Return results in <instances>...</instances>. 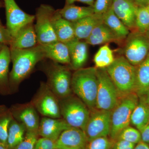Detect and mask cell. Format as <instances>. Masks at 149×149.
Returning <instances> with one entry per match:
<instances>
[{
  "label": "cell",
  "mask_w": 149,
  "mask_h": 149,
  "mask_svg": "<svg viewBox=\"0 0 149 149\" xmlns=\"http://www.w3.org/2000/svg\"><path fill=\"white\" fill-rule=\"evenodd\" d=\"M0 149H8V148L5 145H3V144L0 145Z\"/></svg>",
  "instance_id": "obj_45"
},
{
  "label": "cell",
  "mask_w": 149,
  "mask_h": 149,
  "mask_svg": "<svg viewBox=\"0 0 149 149\" xmlns=\"http://www.w3.org/2000/svg\"><path fill=\"white\" fill-rule=\"evenodd\" d=\"M97 72L98 86L96 109L112 111L120 98L119 93L106 68H97Z\"/></svg>",
  "instance_id": "obj_7"
},
{
  "label": "cell",
  "mask_w": 149,
  "mask_h": 149,
  "mask_svg": "<svg viewBox=\"0 0 149 149\" xmlns=\"http://www.w3.org/2000/svg\"><path fill=\"white\" fill-rule=\"evenodd\" d=\"M35 25L27 24L21 28L13 38L10 45V49H30L38 45Z\"/></svg>",
  "instance_id": "obj_18"
},
{
  "label": "cell",
  "mask_w": 149,
  "mask_h": 149,
  "mask_svg": "<svg viewBox=\"0 0 149 149\" xmlns=\"http://www.w3.org/2000/svg\"><path fill=\"white\" fill-rule=\"evenodd\" d=\"M145 35H146L147 37H148V38H149V31H148V32H147L146 33V34H145Z\"/></svg>",
  "instance_id": "obj_46"
},
{
  "label": "cell",
  "mask_w": 149,
  "mask_h": 149,
  "mask_svg": "<svg viewBox=\"0 0 149 149\" xmlns=\"http://www.w3.org/2000/svg\"><path fill=\"white\" fill-rule=\"evenodd\" d=\"M133 149H149V145L141 141L136 144Z\"/></svg>",
  "instance_id": "obj_41"
},
{
  "label": "cell",
  "mask_w": 149,
  "mask_h": 149,
  "mask_svg": "<svg viewBox=\"0 0 149 149\" xmlns=\"http://www.w3.org/2000/svg\"><path fill=\"white\" fill-rule=\"evenodd\" d=\"M39 136L38 131L26 130L23 141L14 149H34Z\"/></svg>",
  "instance_id": "obj_33"
},
{
  "label": "cell",
  "mask_w": 149,
  "mask_h": 149,
  "mask_svg": "<svg viewBox=\"0 0 149 149\" xmlns=\"http://www.w3.org/2000/svg\"><path fill=\"white\" fill-rule=\"evenodd\" d=\"M143 97L145 101L149 108V90L146 93V95Z\"/></svg>",
  "instance_id": "obj_43"
},
{
  "label": "cell",
  "mask_w": 149,
  "mask_h": 149,
  "mask_svg": "<svg viewBox=\"0 0 149 149\" xmlns=\"http://www.w3.org/2000/svg\"><path fill=\"white\" fill-rule=\"evenodd\" d=\"M13 68L9 75L11 94L15 93L22 81L32 72L35 65L45 58L40 44L30 49H10Z\"/></svg>",
  "instance_id": "obj_1"
},
{
  "label": "cell",
  "mask_w": 149,
  "mask_h": 149,
  "mask_svg": "<svg viewBox=\"0 0 149 149\" xmlns=\"http://www.w3.org/2000/svg\"><path fill=\"white\" fill-rule=\"evenodd\" d=\"M113 0H96L93 6L94 13L103 15L112 7Z\"/></svg>",
  "instance_id": "obj_35"
},
{
  "label": "cell",
  "mask_w": 149,
  "mask_h": 149,
  "mask_svg": "<svg viewBox=\"0 0 149 149\" xmlns=\"http://www.w3.org/2000/svg\"><path fill=\"white\" fill-rule=\"evenodd\" d=\"M135 28L137 32L142 34H145L149 31V12L147 6L138 7Z\"/></svg>",
  "instance_id": "obj_31"
},
{
  "label": "cell",
  "mask_w": 149,
  "mask_h": 149,
  "mask_svg": "<svg viewBox=\"0 0 149 149\" xmlns=\"http://www.w3.org/2000/svg\"><path fill=\"white\" fill-rule=\"evenodd\" d=\"M11 62L10 48L4 45L0 51V95L11 94L9 81V67Z\"/></svg>",
  "instance_id": "obj_23"
},
{
  "label": "cell",
  "mask_w": 149,
  "mask_h": 149,
  "mask_svg": "<svg viewBox=\"0 0 149 149\" xmlns=\"http://www.w3.org/2000/svg\"><path fill=\"white\" fill-rule=\"evenodd\" d=\"M147 8H148V10L149 12V6H147Z\"/></svg>",
  "instance_id": "obj_48"
},
{
  "label": "cell",
  "mask_w": 149,
  "mask_h": 149,
  "mask_svg": "<svg viewBox=\"0 0 149 149\" xmlns=\"http://www.w3.org/2000/svg\"><path fill=\"white\" fill-rule=\"evenodd\" d=\"M139 101L136 93H130L120 98L112 111L109 137L113 141H115L120 132L130 125L131 115Z\"/></svg>",
  "instance_id": "obj_6"
},
{
  "label": "cell",
  "mask_w": 149,
  "mask_h": 149,
  "mask_svg": "<svg viewBox=\"0 0 149 149\" xmlns=\"http://www.w3.org/2000/svg\"><path fill=\"white\" fill-rule=\"evenodd\" d=\"M69 49L70 65L75 70L83 68L88 58V45L86 41L76 38L66 43Z\"/></svg>",
  "instance_id": "obj_17"
},
{
  "label": "cell",
  "mask_w": 149,
  "mask_h": 149,
  "mask_svg": "<svg viewBox=\"0 0 149 149\" xmlns=\"http://www.w3.org/2000/svg\"><path fill=\"white\" fill-rule=\"evenodd\" d=\"M55 10L52 7L43 4L37 10L35 28L38 44L46 45L58 41L52 23Z\"/></svg>",
  "instance_id": "obj_9"
},
{
  "label": "cell",
  "mask_w": 149,
  "mask_h": 149,
  "mask_svg": "<svg viewBox=\"0 0 149 149\" xmlns=\"http://www.w3.org/2000/svg\"><path fill=\"white\" fill-rule=\"evenodd\" d=\"M136 145L122 140L115 141L111 149H133Z\"/></svg>",
  "instance_id": "obj_38"
},
{
  "label": "cell",
  "mask_w": 149,
  "mask_h": 149,
  "mask_svg": "<svg viewBox=\"0 0 149 149\" xmlns=\"http://www.w3.org/2000/svg\"><path fill=\"white\" fill-rule=\"evenodd\" d=\"M130 124L140 132L149 124V108L143 97H140L139 102L133 110Z\"/></svg>",
  "instance_id": "obj_25"
},
{
  "label": "cell",
  "mask_w": 149,
  "mask_h": 149,
  "mask_svg": "<svg viewBox=\"0 0 149 149\" xmlns=\"http://www.w3.org/2000/svg\"><path fill=\"white\" fill-rule=\"evenodd\" d=\"M138 7L131 0H113L112 8L128 29L135 28Z\"/></svg>",
  "instance_id": "obj_16"
},
{
  "label": "cell",
  "mask_w": 149,
  "mask_h": 149,
  "mask_svg": "<svg viewBox=\"0 0 149 149\" xmlns=\"http://www.w3.org/2000/svg\"><path fill=\"white\" fill-rule=\"evenodd\" d=\"M10 109L13 118L23 124L26 130L38 131L40 117L38 112L31 102L15 104Z\"/></svg>",
  "instance_id": "obj_13"
},
{
  "label": "cell",
  "mask_w": 149,
  "mask_h": 149,
  "mask_svg": "<svg viewBox=\"0 0 149 149\" xmlns=\"http://www.w3.org/2000/svg\"><path fill=\"white\" fill-rule=\"evenodd\" d=\"M34 149H56L55 142L41 137L38 139Z\"/></svg>",
  "instance_id": "obj_37"
},
{
  "label": "cell",
  "mask_w": 149,
  "mask_h": 149,
  "mask_svg": "<svg viewBox=\"0 0 149 149\" xmlns=\"http://www.w3.org/2000/svg\"><path fill=\"white\" fill-rule=\"evenodd\" d=\"M114 141L109 137H103L89 141L87 149H111Z\"/></svg>",
  "instance_id": "obj_34"
},
{
  "label": "cell",
  "mask_w": 149,
  "mask_h": 149,
  "mask_svg": "<svg viewBox=\"0 0 149 149\" xmlns=\"http://www.w3.org/2000/svg\"><path fill=\"white\" fill-rule=\"evenodd\" d=\"M70 127L63 118L44 117L40 120L38 132L39 136L57 141L64 130Z\"/></svg>",
  "instance_id": "obj_15"
},
{
  "label": "cell",
  "mask_w": 149,
  "mask_h": 149,
  "mask_svg": "<svg viewBox=\"0 0 149 149\" xmlns=\"http://www.w3.org/2000/svg\"><path fill=\"white\" fill-rule=\"evenodd\" d=\"M62 118L70 127L85 131L91 111L81 100L72 94L59 99Z\"/></svg>",
  "instance_id": "obj_5"
},
{
  "label": "cell",
  "mask_w": 149,
  "mask_h": 149,
  "mask_svg": "<svg viewBox=\"0 0 149 149\" xmlns=\"http://www.w3.org/2000/svg\"><path fill=\"white\" fill-rule=\"evenodd\" d=\"M58 11L63 18L71 22L78 21L94 14L93 6L80 7L72 4H66Z\"/></svg>",
  "instance_id": "obj_27"
},
{
  "label": "cell",
  "mask_w": 149,
  "mask_h": 149,
  "mask_svg": "<svg viewBox=\"0 0 149 149\" xmlns=\"http://www.w3.org/2000/svg\"><path fill=\"white\" fill-rule=\"evenodd\" d=\"M117 35L103 22L99 24L93 29L90 36L85 40L91 45H103L121 41Z\"/></svg>",
  "instance_id": "obj_21"
},
{
  "label": "cell",
  "mask_w": 149,
  "mask_h": 149,
  "mask_svg": "<svg viewBox=\"0 0 149 149\" xmlns=\"http://www.w3.org/2000/svg\"><path fill=\"white\" fill-rule=\"evenodd\" d=\"M115 60L113 51L108 44L104 45L99 49L94 58V62L97 68H106L113 63Z\"/></svg>",
  "instance_id": "obj_29"
},
{
  "label": "cell",
  "mask_w": 149,
  "mask_h": 149,
  "mask_svg": "<svg viewBox=\"0 0 149 149\" xmlns=\"http://www.w3.org/2000/svg\"><path fill=\"white\" fill-rule=\"evenodd\" d=\"M0 6H1V5H0Z\"/></svg>",
  "instance_id": "obj_51"
},
{
  "label": "cell",
  "mask_w": 149,
  "mask_h": 149,
  "mask_svg": "<svg viewBox=\"0 0 149 149\" xmlns=\"http://www.w3.org/2000/svg\"><path fill=\"white\" fill-rule=\"evenodd\" d=\"M44 71L47 78V85L58 99L72 94V74L69 68L52 61L45 66Z\"/></svg>",
  "instance_id": "obj_4"
},
{
  "label": "cell",
  "mask_w": 149,
  "mask_h": 149,
  "mask_svg": "<svg viewBox=\"0 0 149 149\" xmlns=\"http://www.w3.org/2000/svg\"><path fill=\"white\" fill-rule=\"evenodd\" d=\"M40 45L45 58L61 64H70L69 49L65 43L58 41L50 44Z\"/></svg>",
  "instance_id": "obj_19"
},
{
  "label": "cell",
  "mask_w": 149,
  "mask_h": 149,
  "mask_svg": "<svg viewBox=\"0 0 149 149\" xmlns=\"http://www.w3.org/2000/svg\"><path fill=\"white\" fill-rule=\"evenodd\" d=\"M12 40V36L8 29L0 21V44L10 46Z\"/></svg>",
  "instance_id": "obj_36"
},
{
  "label": "cell",
  "mask_w": 149,
  "mask_h": 149,
  "mask_svg": "<svg viewBox=\"0 0 149 149\" xmlns=\"http://www.w3.org/2000/svg\"><path fill=\"white\" fill-rule=\"evenodd\" d=\"M137 6H147L148 4L149 0H131Z\"/></svg>",
  "instance_id": "obj_40"
},
{
  "label": "cell",
  "mask_w": 149,
  "mask_h": 149,
  "mask_svg": "<svg viewBox=\"0 0 149 149\" xmlns=\"http://www.w3.org/2000/svg\"><path fill=\"white\" fill-rule=\"evenodd\" d=\"M98 81L95 67L86 68L75 70L72 74V93L81 100L91 111L97 109Z\"/></svg>",
  "instance_id": "obj_2"
},
{
  "label": "cell",
  "mask_w": 149,
  "mask_h": 149,
  "mask_svg": "<svg viewBox=\"0 0 149 149\" xmlns=\"http://www.w3.org/2000/svg\"><path fill=\"white\" fill-rule=\"evenodd\" d=\"M102 16L94 13L91 16L72 22L75 38L79 40H86L93 29L103 22Z\"/></svg>",
  "instance_id": "obj_22"
},
{
  "label": "cell",
  "mask_w": 149,
  "mask_h": 149,
  "mask_svg": "<svg viewBox=\"0 0 149 149\" xmlns=\"http://www.w3.org/2000/svg\"><path fill=\"white\" fill-rule=\"evenodd\" d=\"M142 141L149 145V124L141 132Z\"/></svg>",
  "instance_id": "obj_39"
},
{
  "label": "cell",
  "mask_w": 149,
  "mask_h": 149,
  "mask_svg": "<svg viewBox=\"0 0 149 149\" xmlns=\"http://www.w3.org/2000/svg\"><path fill=\"white\" fill-rule=\"evenodd\" d=\"M124 46V56L131 64L137 66L146 58L149 53V38L138 32L129 33Z\"/></svg>",
  "instance_id": "obj_10"
},
{
  "label": "cell",
  "mask_w": 149,
  "mask_h": 149,
  "mask_svg": "<svg viewBox=\"0 0 149 149\" xmlns=\"http://www.w3.org/2000/svg\"><path fill=\"white\" fill-rule=\"evenodd\" d=\"M136 67L135 93L140 97L149 90V53L143 61Z\"/></svg>",
  "instance_id": "obj_24"
},
{
  "label": "cell",
  "mask_w": 149,
  "mask_h": 149,
  "mask_svg": "<svg viewBox=\"0 0 149 149\" xmlns=\"http://www.w3.org/2000/svg\"><path fill=\"white\" fill-rule=\"evenodd\" d=\"M67 4L71 5L74 2L76 1V0H66Z\"/></svg>",
  "instance_id": "obj_44"
},
{
  "label": "cell",
  "mask_w": 149,
  "mask_h": 149,
  "mask_svg": "<svg viewBox=\"0 0 149 149\" xmlns=\"http://www.w3.org/2000/svg\"><path fill=\"white\" fill-rule=\"evenodd\" d=\"M96 0H76L77 1L86 4L90 6H93Z\"/></svg>",
  "instance_id": "obj_42"
},
{
  "label": "cell",
  "mask_w": 149,
  "mask_h": 149,
  "mask_svg": "<svg viewBox=\"0 0 149 149\" xmlns=\"http://www.w3.org/2000/svg\"><path fill=\"white\" fill-rule=\"evenodd\" d=\"M13 118L10 108L5 105H0V141L6 146L9 126Z\"/></svg>",
  "instance_id": "obj_30"
},
{
  "label": "cell",
  "mask_w": 149,
  "mask_h": 149,
  "mask_svg": "<svg viewBox=\"0 0 149 149\" xmlns=\"http://www.w3.org/2000/svg\"><path fill=\"white\" fill-rule=\"evenodd\" d=\"M52 23L55 33L58 41L66 44L75 39L72 22L63 18L58 10H56L54 13Z\"/></svg>",
  "instance_id": "obj_20"
},
{
  "label": "cell",
  "mask_w": 149,
  "mask_h": 149,
  "mask_svg": "<svg viewBox=\"0 0 149 149\" xmlns=\"http://www.w3.org/2000/svg\"><path fill=\"white\" fill-rule=\"evenodd\" d=\"M4 46V45H3V44H0V51L1 49L2 48H3V46Z\"/></svg>",
  "instance_id": "obj_47"
},
{
  "label": "cell",
  "mask_w": 149,
  "mask_h": 149,
  "mask_svg": "<svg viewBox=\"0 0 149 149\" xmlns=\"http://www.w3.org/2000/svg\"><path fill=\"white\" fill-rule=\"evenodd\" d=\"M106 70L117 88L120 98L135 93L136 67L124 56L115 58L113 63Z\"/></svg>",
  "instance_id": "obj_3"
},
{
  "label": "cell",
  "mask_w": 149,
  "mask_h": 149,
  "mask_svg": "<svg viewBox=\"0 0 149 149\" xmlns=\"http://www.w3.org/2000/svg\"><path fill=\"white\" fill-rule=\"evenodd\" d=\"M103 22L114 32L120 40L125 39L129 35V29L123 24L112 8L103 15Z\"/></svg>",
  "instance_id": "obj_26"
},
{
  "label": "cell",
  "mask_w": 149,
  "mask_h": 149,
  "mask_svg": "<svg viewBox=\"0 0 149 149\" xmlns=\"http://www.w3.org/2000/svg\"><path fill=\"white\" fill-rule=\"evenodd\" d=\"M1 141H0V145H1Z\"/></svg>",
  "instance_id": "obj_49"
},
{
  "label": "cell",
  "mask_w": 149,
  "mask_h": 149,
  "mask_svg": "<svg viewBox=\"0 0 149 149\" xmlns=\"http://www.w3.org/2000/svg\"><path fill=\"white\" fill-rule=\"evenodd\" d=\"M112 111L95 109L91 111L85 132L88 142L103 137H109Z\"/></svg>",
  "instance_id": "obj_11"
},
{
  "label": "cell",
  "mask_w": 149,
  "mask_h": 149,
  "mask_svg": "<svg viewBox=\"0 0 149 149\" xmlns=\"http://www.w3.org/2000/svg\"><path fill=\"white\" fill-rule=\"evenodd\" d=\"M38 112L44 117L61 118L59 99L47 83L42 82L31 101Z\"/></svg>",
  "instance_id": "obj_8"
},
{
  "label": "cell",
  "mask_w": 149,
  "mask_h": 149,
  "mask_svg": "<svg viewBox=\"0 0 149 149\" xmlns=\"http://www.w3.org/2000/svg\"><path fill=\"white\" fill-rule=\"evenodd\" d=\"M148 6H149V3H148Z\"/></svg>",
  "instance_id": "obj_50"
},
{
  "label": "cell",
  "mask_w": 149,
  "mask_h": 149,
  "mask_svg": "<svg viewBox=\"0 0 149 149\" xmlns=\"http://www.w3.org/2000/svg\"><path fill=\"white\" fill-rule=\"evenodd\" d=\"M3 1L6 8V27L13 38L22 27L33 23L35 17L23 11L15 0Z\"/></svg>",
  "instance_id": "obj_12"
},
{
  "label": "cell",
  "mask_w": 149,
  "mask_h": 149,
  "mask_svg": "<svg viewBox=\"0 0 149 149\" xmlns=\"http://www.w3.org/2000/svg\"><path fill=\"white\" fill-rule=\"evenodd\" d=\"M116 140H122L136 145L142 141L141 132L136 128L129 125L120 132Z\"/></svg>",
  "instance_id": "obj_32"
},
{
  "label": "cell",
  "mask_w": 149,
  "mask_h": 149,
  "mask_svg": "<svg viewBox=\"0 0 149 149\" xmlns=\"http://www.w3.org/2000/svg\"><path fill=\"white\" fill-rule=\"evenodd\" d=\"M26 132L25 126L14 118H13L9 126L7 142L8 148H15L23 141Z\"/></svg>",
  "instance_id": "obj_28"
},
{
  "label": "cell",
  "mask_w": 149,
  "mask_h": 149,
  "mask_svg": "<svg viewBox=\"0 0 149 149\" xmlns=\"http://www.w3.org/2000/svg\"><path fill=\"white\" fill-rule=\"evenodd\" d=\"M88 141L81 129L70 127L64 130L55 142L56 149H87Z\"/></svg>",
  "instance_id": "obj_14"
}]
</instances>
